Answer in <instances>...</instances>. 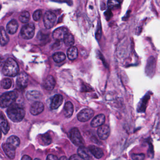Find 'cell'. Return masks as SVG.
I'll return each mask as SVG.
<instances>
[{
  "instance_id": "obj_36",
  "label": "cell",
  "mask_w": 160,
  "mask_h": 160,
  "mask_svg": "<svg viewBox=\"0 0 160 160\" xmlns=\"http://www.w3.org/2000/svg\"><path fill=\"white\" fill-rule=\"evenodd\" d=\"M70 160H81V158L80 157L79 154H74L71 156L70 158H69Z\"/></svg>"
},
{
  "instance_id": "obj_12",
  "label": "cell",
  "mask_w": 160,
  "mask_h": 160,
  "mask_svg": "<svg viewBox=\"0 0 160 160\" xmlns=\"http://www.w3.org/2000/svg\"><path fill=\"white\" fill-rule=\"evenodd\" d=\"M68 29L65 27H60L57 28L53 33V38L57 40H63L64 36L68 33Z\"/></svg>"
},
{
  "instance_id": "obj_18",
  "label": "cell",
  "mask_w": 160,
  "mask_h": 160,
  "mask_svg": "<svg viewBox=\"0 0 160 160\" xmlns=\"http://www.w3.org/2000/svg\"><path fill=\"white\" fill-rule=\"evenodd\" d=\"M63 98L61 94H57L53 97L50 107L52 109H56L58 108L63 103Z\"/></svg>"
},
{
  "instance_id": "obj_34",
  "label": "cell",
  "mask_w": 160,
  "mask_h": 160,
  "mask_svg": "<svg viewBox=\"0 0 160 160\" xmlns=\"http://www.w3.org/2000/svg\"><path fill=\"white\" fill-rule=\"evenodd\" d=\"M42 16V11L40 10H37L33 14V19L34 21H38L41 18Z\"/></svg>"
},
{
  "instance_id": "obj_35",
  "label": "cell",
  "mask_w": 160,
  "mask_h": 160,
  "mask_svg": "<svg viewBox=\"0 0 160 160\" xmlns=\"http://www.w3.org/2000/svg\"><path fill=\"white\" fill-rule=\"evenodd\" d=\"M111 9H108L107 11H106L105 13V15L106 17L107 20L110 19L111 17H112L113 14H112V12L111 11Z\"/></svg>"
},
{
  "instance_id": "obj_20",
  "label": "cell",
  "mask_w": 160,
  "mask_h": 160,
  "mask_svg": "<svg viewBox=\"0 0 160 160\" xmlns=\"http://www.w3.org/2000/svg\"><path fill=\"white\" fill-rule=\"evenodd\" d=\"M42 94L40 92L35 90H32L27 92L26 96L28 100L31 101H35L40 99L42 97Z\"/></svg>"
},
{
  "instance_id": "obj_11",
  "label": "cell",
  "mask_w": 160,
  "mask_h": 160,
  "mask_svg": "<svg viewBox=\"0 0 160 160\" xmlns=\"http://www.w3.org/2000/svg\"><path fill=\"white\" fill-rule=\"evenodd\" d=\"M44 110V106L43 103L40 102H36L34 103L30 107V113L34 116L39 115Z\"/></svg>"
},
{
  "instance_id": "obj_23",
  "label": "cell",
  "mask_w": 160,
  "mask_h": 160,
  "mask_svg": "<svg viewBox=\"0 0 160 160\" xmlns=\"http://www.w3.org/2000/svg\"><path fill=\"white\" fill-rule=\"evenodd\" d=\"M78 48L76 47L71 46L67 50V55L69 59L71 61L75 60L78 57Z\"/></svg>"
},
{
  "instance_id": "obj_9",
  "label": "cell",
  "mask_w": 160,
  "mask_h": 160,
  "mask_svg": "<svg viewBox=\"0 0 160 160\" xmlns=\"http://www.w3.org/2000/svg\"><path fill=\"white\" fill-rule=\"evenodd\" d=\"M28 76L25 72H21L19 74L16 79V84L17 88L19 89H24L28 85Z\"/></svg>"
},
{
  "instance_id": "obj_22",
  "label": "cell",
  "mask_w": 160,
  "mask_h": 160,
  "mask_svg": "<svg viewBox=\"0 0 160 160\" xmlns=\"http://www.w3.org/2000/svg\"><path fill=\"white\" fill-rule=\"evenodd\" d=\"M74 111V107L72 103L68 102L65 104L64 107V115L67 118H70L72 116Z\"/></svg>"
},
{
  "instance_id": "obj_29",
  "label": "cell",
  "mask_w": 160,
  "mask_h": 160,
  "mask_svg": "<svg viewBox=\"0 0 160 160\" xmlns=\"http://www.w3.org/2000/svg\"><path fill=\"white\" fill-rule=\"evenodd\" d=\"M30 19V13L27 11H24L19 15V20L23 23H28Z\"/></svg>"
},
{
  "instance_id": "obj_6",
  "label": "cell",
  "mask_w": 160,
  "mask_h": 160,
  "mask_svg": "<svg viewBox=\"0 0 160 160\" xmlns=\"http://www.w3.org/2000/svg\"><path fill=\"white\" fill-rule=\"evenodd\" d=\"M57 20L56 15L50 11L45 13L43 16V22L45 27L47 29L52 28L55 25Z\"/></svg>"
},
{
  "instance_id": "obj_33",
  "label": "cell",
  "mask_w": 160,
  "mask_h": 160,
  "mask_svg": "<svg viewBox=\"0 0 160 160\" xmlns=\"http://www.w3.org/2000/svg\"><path fill=\"white\" fill-rule=\"evenodd\" d=\"M131 157L133 160H142L145 159V155L143 153H133L131 155Z\"/></svg>"
},
{
  "instance_id": "obj_37",
  "label": "cell",
  "mask_w": 160,
  "mask_h": 160,
  "mask_svg": "<svg viewBox=\"0 0 160 160\" xmlns=\"http://www.w3.org/2000/svg\"><path fill=\"white\" fill-rule=\"evenodd\" d=\"M47 160H57V159H58V158L56 155H53V154H49L47 156Z\"/></svg>"
},
{
  "instance_id": "obj_25",
  "label": "cell",
  "mask_w": 160,
  "mask_h": 160,
  "mask_svg": "<svg viewBox=\"0 0 160 160\" xmlns=\"http://www.w3.org/2000/svg\"><path fill=\"white\" fill-rule=\"evenodd\" d=\"M10 39L6 31L2 26L1 27V45L2 46H4L9 42Z\"/></svg>"
},
{
  "instance_id": "obj_16",
  "label": "cell",
  "mask_w": 160,
  "mask_h": 160,
  "mask_svg": "<svg viewBox=\"0 0 160 160\" xmlns=\"http://www.w3.org/2000/svg\"><path fill=\"white\" fill-rule=\"evenodd\" d=\"M105 121V116L104 114H99L96 116L92 120L91 122V126L92 127H98L101 126L104 124Z\"/></svg>"
},
{
  "instance_id": "obj_5",
  "label": "cell",
  "mask_w": 160,
  "mask_h": 160,
  "mask_svg": "<svg viewBox=\"0 0 160 160\" xmlns=\"http://www.w3.org/2000/svg\"><path fill=\"white\" fill-rule=\"evenodd\" d=\"M70 139L72 143L76 146L79 147L84 146V140L80 130L77 128H74L71 130Z\"/></svg>"
},
{
  "instance_id": "obj_3",
  "label": "cell",
  "mask_w": 160,
  "mask_h": 160,
  "mask_svg": "<svg viewBox=\"0 0 160 160\" xmlns=\"http://www.w3.org/2000/svg\"><path fill=\"white\" fill-rule=\"evenodd\" d=\"M18 97V94L15 92L11 91L2 95L0 98V105L2 108L9 107L13 104Z\"/></svg>"
},
{
  "instance_id": "obj_17",
  "label": "cell",
  "mask_w": 160,
  "mask_h": 160,
  "mask_svg": "<svg viewBox=\"0 0 160 160\" xmlns=\"http://www.w3.org/2000/svg\"><path fill=\"white\" fill-rule=\"evenodd\" d=\"M18 28V24L15 19H12L7 24L6 29L10 34H14L17 32Z\"/></svg>"
},
{
  "instance_id": "obj_2",
  "label": "cell",
  "mask_w": 160,
  "mask_h": 160,
  "mask_svg": "<svg viewBox=\"0 0 160 160\" xmlns=\"http://www.w3.org/2000/svg\"><path fill=\"white\" fill-rule=\"evenodd\" d=\"M19 68L16 62L11 58L5 61L2 68L3 75L8 77H15L19 73Z\"/></svg>"
},
{
  "instance_id": "obj_7",
  "label": "cell",
  "mask_w": 160,
  "mask_h": 160,
  "mask_svg": "<svg viewBox=\"0 0 160 160\" xmlns=\"http://www.w3.org/2000/svg\"><path fill=\"white\" fill-rule=\"evenodd\" d=\"M94 112L93 109L89 108H85L81 110L78 114L77 117L78 120L82 122L89 121L94 115Z\"/></svg>"
},
{
  "instance_id": "obj_38",
  "label": "cell",
  "mask_w": 160,
  "mask_h": 160,
  "mask_svg": "<svg viewBox=\"0 0 160 160\" xmlns=\"http://www.w3.org/2000/svg\"><path fill=\"white\" fill-rule=\"evenodd\" d=\"M21 160H32V158L30 157V156H28V155H24L22 158H21Z\"/></svg>"
},
{
  "instance_id": "obj_15",
  "label": "cell",
  "mask_w": 160,
  "mask_h": 160,
  "mask_svg": "<svg viewBox=\"0 0 160 160\" xmlns=\"http://www.w3.org/2000/svg\"><path fill=\"white\" fill-rule=\"evenodd\" d=\"M78 154L82 159L84 160H90L92 158V155L93 154L89 149L84 146L79 147L78 150Z\"/></svg>"
},
{
  "instance_id": "obj_28",
  "label": "cell",
  "mask_w": 160,
  "mask_h": 160,
  "mask_svg": "<svg viewBox=\"0 0 160 160\" xmlns=\"http://www.w3.org/2000/svg\"><path fill=\"white\" fill-rule=\"evenodd\" d=\"M7 143L12 145L16 149L20 145V140L18 137L16 136H11L7 139Z\"/></svg>"
},
{
  "instance_id": "obj_8",
  "label": "cell",
  "mask_w": 160,
  "mask_h": 160,
  "mask_svg": "<svg viewBox=\"0 0 160 160\" xmlns=\"http://www.w3.org/2000/svg\"><path fill=\"white\" fill-rule=\"evenodd\" d=\"M156 63L154 58L151 57L149 58L147 62V65L145 68V72L147 76L152 78L153 77L155 73Z\"/></svg>"
},
{
  "instance_id": "obj_32",
  "label": "cell",
  "mask_w": 160,
  "mask_h": 160,
  "mask_svg": "<svg viewBox=\"0 0 160 160\" xmlns=\"http://www.w3.org/2000/svg\"><path fill=\"white\" fill-rule=\"evenodd\" d=\"M12 81L9 78H5L2 80L1 85L2 88L5 89H8L11 86Z\"/></svg>"
},
{
  "instance_id": "obj_27",
  "label": "cell",
  "mask_w": 160,
  "mask_h": 160,
  "mask_svg": "<svg viewBox=\"0 0 160 160\" xmlns=\"http://www.w3.org/2000/svg\"><path fill=\"white\" fill-rule=\"evenodd\" d=\"M1 128L4 134H7L10 130V126L6 118L2 115L1 117Z\"/></svg>"
},
{
  "instance_id": "obj_31",
  "label": "cell",
  "mask_w": 160,
  "mask_h": 160,
  "mask_svg": "<svg viewBox=\"0 0 160 160\" xmlns=\"http://www.w3.org/2000/svg\"><path fill=\"white\" fill-rule=\"evenodd\" d=\"M53 59L55 62L59 63L62 62L63 61L65 60L66 59V56L65 54L62 52H58L55 53L53 55Z\"/></svg>"
},
{
  "instance_id": "obj_1",
  "label": "cell",
  "mask_w": 160,
  "mask_h": 160,
  "mask_svg": "<svg viewBox=\"0 0 160 160\" xmlns=\"http://www.w3.org/2000/svg\"><path fill=\"white\" fill-rule=\"evenodd\" d=\"M7 113L8 117L11 121L15 123H18L24 118L25 111L22 105L14 103L8 107Z\"/></svg>"
},
{
  "instance_id": "obj_21",
  "label": "cell",
  "mask_w": 160,
  "mask_h": 160,
  "mask_svg": "<svg viewBox=\"0 0 160 160\" xmlns=\"http://www.w3.org/2000/svg\"><path fill=\"white\" fill-rule=\"evenodd\" d=\"M150 98V95L149 94H146L144 97L141 99L140 103L139 104L138 107V111L139 112H144L146 111L147 108V105H148V102Z\"/></svg>"
},
{
  "instance_id": "obj_13",
  "label": "cell",
  "mask_w": 160,
  "mask_h": 160,
  "mask_svg": "<svg viewBox=\"0 0 160 160\" xmlns=\"http://www.w3.org/2000/svg\"><path fill=\"white\" fill-rule=\"evenodd\" d=\"M2 148L8 158L13 159L16 155V148L12 145L7 143L2 144Z\"/></svg>"
},
{
  "instance_id": "obj_39",
  "label": "cell",
  "mask_w": 160,
  "mask_h": 160,
  "mask_svg": "<svg viewBox=\"0 0 160 160\" xmlns=\"http://www.w3.org/2000/svg\"><path fill=\"white\" fill-rule=\"evenodd\" d=\"M59 159L60 160H67V158L65 156H62Z\"/></svg>"
},
{
  "instance_id": "obj_30",
  "label": "cell",
  "mask_w": 160,
  "mask_h": 160,
  "mask_svg": "<svg viewBox=\"0 0 160 160\" xmlns=\"http://www.w3.org/2000/svg\"><path fill=\"white\" fill-rule=\"evenodd\" d=\"M123 0H108L107 2L108 9H113L120 7Z\"/></svg>"
},
{
  "instance_id": "obj_14",
  "label": "cell",
  "mask_w": 160,
  "mask_h": 160,
  "mask_svg": "<svg viewBox=\"0 0 160 160\" xmlns=\"http://www.w3.org/2000/svg\"><path fill=\"white\" fill-rule=\"evenodd\" d=\"M56 85V81L55 78L51 75H49L44 80L43 86L46 90L52 91L55 88Z\"/></svg>"
},
{
  "instance_id": "obj_19",
  "label": "cell",
  "mask_w": 160,
  "mask_h": 160,
  "mask_svg": "<svg viewBox=\"0 0 160 160\" xmlns=\"http://www.w3.org/2000/svg\"><path fill=\"white\" fill-rule=\"evenodd\" d=\"M88 149L93 155L97 159H100L103 156L104 152L101 148L94 145H91L89 146Z\"/></svg>"
},
{
  "instance_id": "obj_26",
  "label": "cell",
  "mask_w": 160,
  "mask_h": 160,
  "mask_svg": "<svg viewBox=\"0 0 160 160\" xmlns=\"http://www.w3.org/2000/svg\"><path fill=\"white\" fill-rule=\"evenodd\" d=\"M63 41L66 46L71 47L74 45L75 39L73 35L68 32L64 36Z\"/></svg>"
},
{
  "instance_id": "obj_10",
  "label": "cell",
  "mask_w": 160,
  "mask_h": 160,
  "mask_svg": "<svg viewBox=\"0 0 160 160\" xmlns=\"http://www.w3.org/2000/svg\"><path fill=\"white\" fill-rule=\"evenodd\" d=\"M97 133L101 139L106 140L108 138L110 135V128L107 125H102L98 128Z\"/></svg>"
},
{
  "instance_id": "obj_4",
  "label": "cell",
  "mask_w": 160,
  "mask_h": 160,
  "mask_svg": "<svg viewBox=\"0 0 160 160\" xmlns=\"http://www.w3.org/2000/svg\"><path fill=\"white\" fill-rule=\"evenodd\" d=\"M35 29V25L33 23L27 24L21 28L20 35L24 39H31L34 35Z\"/></svg>"
},
{
  "instance_id": "obj_24",
  "label": "cell",
  "mask_w": 160,
  "mask_h": 160,
  "mask_svg": "<svg viewBox=\"0 0 160 160\" xmlns=\"http://www.w3.org/2000/svg\"><path fill=\"white\" fill-rule=\"evenodd\" d=\"M39 141L41 145L47 146L52 143V139L50 134L46 133L40 135V137H39Z\"/></svg>"
}]
</instances>
